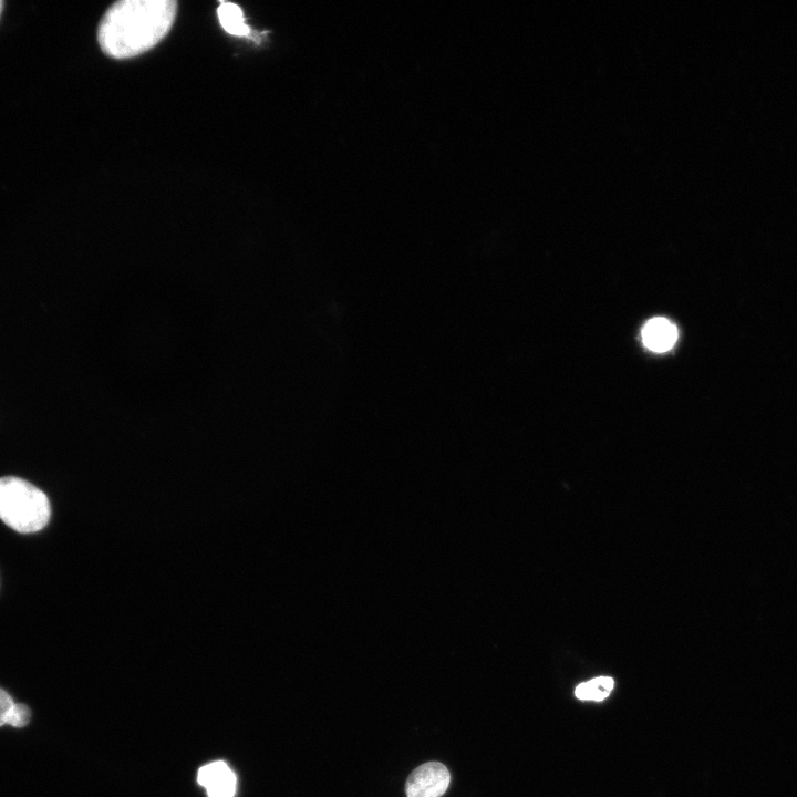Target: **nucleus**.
I'll list each match as a JSON object with an SVG mask.
<instances>
[{
    "instance_id": "nucleus-7",
    "label": "nucleus",
    "mask_w": 797,
    "mask_h": 797,
    "mask_svg": "<svg viewBox=\"0 0 797 797\" xmlns=\"http://www.w3.org/2000/svg\"><path fill=\"white\" fill-rule=\"evenodd\" d=\"M613 683V680L609 676L596 677L579 684L576 687L575 694L583 701H601L611 693Z\"/></svg>"
},
{
    "instance_id": "nucleus-5",
    "label": "nucleus",
    "mask_w": 797,
    "mask_h": 797,
    "mask_svg": "<svg viewBox=\"0 0 797 797\" xmlns=\"http://www.w3.org/2000/svg\"><path fill=\"white\" fill-rule=\"evenodd\" d=\"M643 344L652 352L663 353L671 350L677 340L676 327L665 318H652L642 329Z\"/></svg>"
},
{
    "instance_id": "nucleus-10",
    "label": "nucleus",
    "mask_w": 797,
    "mask_h": 797,
    "mask_svg": "<svg viewBox=\"0 0 797 797\" xmlns=\"http://www.w3.org/2000/svg\"><path fill=\"white\" fill-rule=\"evenodd\" d=\"M1 10H2V1H0V13H1Z\"/></svg>"
},
{
    "instance_id": "nucleus-3",
    "label": "nucleus",
    "mask_w": 797,
    "mask_h": 797,
    "mask_svg": "<svg viewBox=\"0 0 797 797\" xmlns=\"http://www.w3.org/2000/svg\"><path fill=\"white\" fill-rule=\"evenodd\" d=\"M451 775L439 762H427L415 768L405 784L406 797H441L448 788Z\"/></svg>"
},
{
    "instance_id": "nucleus-9",
    "label": "nucleus",
    "mask_w": 797,
    "mask_h": 797,
    "mask_svg": "<svg viewBox=\"0 0 797 797\" xmlns=\"http://www.w3.org/2000/svg\"><path fill=\"white\" fill-rule=\"evenodd\" d=\"M14 702L9 693L0 689V726L6 724L8 714Z\"/></svg>"
},
{
    "instance_id": "nucleus-1",
    "label": "nucleus",
    "mask_w": 797,
    "mask_h": 797,
    "mask_svg": "<svg viewBox=\"0 0 797 797\" xmlns=\"http://www.w3.org/2000/svg\"><path fill=\"white\" fill-rule=\"evenodd\" d=\"M176 12L174 0L118 1L107 9L100 22V46L113 59L142 54L168 33Z\"/></svg>"
},
{
    "instance_id": "nucleus-2",
    "label": "nucleus",
    "mask_w": 797,
    "mask_h": 797,
    "mask_svg": "<svg viewBox=\"0 0 797 797\" xmlns=\"http://www.w3.org/2000/svg\"><path fill=\"white\" fill-rule=\"evenodd\" d=\"M50 516V501L41 489L19 477L0 478V519L7 526L21 534L35 532Z\"/></svg>"
},
{
    "instance_id": "nucleus-6",
    "label": "nucleus",
    "mask_w": 797,
    "mask_h": 797,
    "mask_svg": "<svg viewBox=\"0 0 797 797\" xmlns=\"http://www.w3.org/2000/svg\"><path fill=\"white\" fill-rule=\"evenodd\" d=\"M217 14L222 29L229 34L236 37L249 35L250 29L245 23L242 11L237 4L221 2L217 9Z\"/></svg>"
},
{
    "instance_id": "nucleus-8",
    "label": "nucleus",
    "mask_w": 797,
    "mask_h": 797,
    "mask_svg": "<svg viewBox=\"0 0 797 797\" xmlns=\"http://www.w3.org/2000/svg\"><path fill=\"white\" fill-rule=\"evenodd\" d=\"M31 717L30 708L21 703H14L11 707L6 724L12 727L27 726Z\"/></svg>"
},
{
    "instance_id": "nucleus-4",
    "label": "nucleus",
    "mask_w": 797,
    "mask_h": 797,
    "mask_svg": "<svg viewBox=\"0 0 797 797\" xmlns=\"http://www.w3.org/2000/svg\"><path fill=\"white\" fill-rule=\"evenodd\" d=\"M197 783L206 789L208 797H234L237 787L236 775L222 760L200 767Z\"/></svg>"
}]
</instances>
